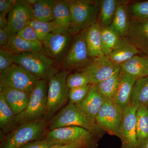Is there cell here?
<instances>
[{
	"instance_id": "obj_1",
	"label": "cell",
	"mask_w": 148,
	"mask_h": 148,
	"mask_svg": "<svg viewBox=\"0 0 148 148\" xmlns=\"http://www.w3.org/2000/svg\"><path fill=\"white\" fill-rule=\"evenodd\" d=\"M12 58L14 64L21 66L40 80L49 81L58 72L59 64L41 52L13 54Z\"/></svg>"
},
{
	"instance_id": "obj_2",
	"label": "cell",
	"mask_w": 148,
	"mask_h": 148,
	"mask_svg": "<svg viewBox=\"0 0 148 148\" xmlns=\"http://www.w3.org/2000/svg\"><path fill=\"white\" fill-rule=\"evenodd\" d=\"M71 22L69 30L71 35L79 34L98 22L100 9L94 1L69 0Z\"/></svg>"
},
{
	"instance_id": "obj_3",
	"label": "cell",
	"mask_w": 148,
	"mask_h": 148,
	"mask_svg": "<svg viewBox=\"0 0 148 148\" xmlns=\"http://www.w3.org/2000/svg\"><path fill=\"white\" fill-rule=\"evenodd\" d=\"M71 126L82 127L94 136H99L104 131L96 123L89 119L76 105L69 102L52 119L49 129Z\"/></svg>"
},
{
	"instance_id": "obj_4",
	"label": "cell",
	"mask_w": 148,
	"mask_h": 148,
	"mask_svg": "<svg viewBox=\"0 0 148 148\" xmlns=\"http://www.w3.org/2000/svg\"><path fill=\"white\" fill-rule=\"evenodd\" d=\"M45 129V121L41 119L18 125L5 137L1 148H19L30 142L42 140Z\"/></svg>"
},
{
	"instance_id": "obj_5",
	"label": "cell",
	"mask_w": 148,
	"mask_h": 148,
	"mask_svg": "<svg viewBox=\"0 0 148 148\" xmlns=\"http://www.w3.org/2000/svg\"><path fill=\"white\" fill-rule=\"evenodd\" d=\"M48 85L40 79L32 92L26 108L16 116L17 125L41 119L45 113L47 105Z\"/></svg>"
},
{
	"instance_id": "obj_6",
	"label": "cell",
	"mask_w": 148,
	"mask_h": 148,
	"mask_svg": "<svg viewBox=\"0 0 148 148\" xmlns=\"http://www.w3.org/2000/svg\"><path fill=\"white\" fill-rule=\"evenodd\" d=\"M69 73L62 70L54 74L49 80L48 85L47 105L45 113L51 116L67 102L70 89L66 83Z\"/></svg>"
},
{
	"instance_id": "obj_7",
	"label": "cell",
	"mask_w": 148,
	"mask_h": 148,
	"mask_svg": "<svg viewBox=\"0 0 148 148\" xmlns=\"http://www.w3.org/2000/svg\"><path fill=\"white\" fill-rule=\"evenodd\" d=\"M0 89L9 87L32 94L40 79L21 66L14 64L0 75Z\"/></svg>"
},
{
	"instance_id": "obj_8",
	"label": "cell",
	"mask_w": 148,
	"mask_h": 148,
	"mask_svg": "<svg viewBox=\"0 0 148 148\" xmlns=\"http://www.w3.org/2000/svg\"><path fill=\"white\" fill-rule=\"evenodd\" d=\"M72 35L68 30L60 29L51 32L42 42V53L60 65L71 45Z\"/></svg>"
},
{
	"instance_id": "obj_9",
	"label": "cell",
	"mask_w": 148,
	"mask_h": 148,
	"mask_svg": "<svg viewBox=\"0 0 148 148\" xmlns=\"http://www.w3.org/2000/svg\"><path fill=\"white\" fill-rule=\"evenodd\" d=\"M123 110L114 99L106 100L96 116V123L104 131L119 137Z\"/></svg>"
},
{
	"instance_id": "obj_10",
	"label": "cell",
	"mask_w": 148,
	"mask_h": 148,
	"mask_svg": "<svg viewBox=\"0 0 148 148\" xmlns=\"http://www.w3.org/2000/svg\"><path fill=\"white\" fill-rule=\"evenodd\" d=\"M88 54L85 38V32L74 38L71 45L60 64L63 70L84 69L92 61Z\"/></svg>"
},
{
	"instance_id": "obj_11",
	"label": "cell",
	"mask_w": 148,
	"mask_h": 148,
	"mask_svg": "<svg viewBox=\"0 0 148 148\" xmlns=\"http://www.w3.org/2000/svg\"><path fill=\"white\" fill-rule=\"evenodd\" d=\"M139 106V105L130 102L123 108L122 121L119 137L121 141V148H138L136 116Z\"/></svg>"
},
{
	"instance_id": "obj_12",
	"label": "cell",
	"mask_w": 148,
	"mask_h": 148,
	"mask_svg": "<svg viewBox=\"0 0 148 148\" xmlns=\"http://www.w3.org/2000/svg\"><path fill=\"white\" fill-rule=\"evenodd\" d=\"M32 6L27 0H18L9 14L7 28L10 36L17 34L19 31L34 20Z\"/></svg>"
},
{
	"instance_id": "obj_13",
	"label": "cell",
	"mask_w": 148,
	"mask_h": 148,
	"mask_svg": "<svg viewBox=\"0 0 148 148\" xmlns=\"http://www.w3.org/2000/svg\"><path fill=\"white\" fill-rule=\"evenodd\" d=\"M120 69V66L114 63L108 56L104 55L93 58L82 71L87 73L91 84H95L109 78Z\"/></svg>"
},
{
	"instance_id": "obj_14",
	"label": "cell",
	"mask_w": 148,
	"mask_h": 148,
	"mask_svg": "<svg viewBox=\"0 0 148 148\" xmlns=\"http://www.w3.org/2000/svg\"><path fill=\"white\" fill-rule=\"evenodd\" d=\"M84 139L95 140L94 135L84 128L71 126L51 130L44 139L57 144H67Z\"/></svg>"
},
{
	"instance_id": "obj_15",
	"label": "cell",
	"mask_w": 148,
	"mask_h": 148,
	"mask_svg": "<svg viewBox=\"0 0 148 148\" xmlns=\"http://www.w3.org/2000/svg\"><path fill=\"white\" fill-rule=\"evenodd\" d=\"M126 37L140 53L148 57V19L130 18Z\"/></svg>"
},
{
	"instance_id": "obj_16",
	"label": "cell",
	"mask_w": 148,
	"mask_h": 148,
	"mask_svg": "<svg viewBox=\"0 0 148 148\" xmlns=\"http://www.w3.org/2000/svg\"><path fill=\"white\" fill-rule=\"evenodd\" d=\"M0 89V96L3 97L16 116L26 108L31 94L11 88L3 87Z\"/></svg>"
},
{
	"instance_id": "obj_17",
	"label": "cell",
	"mask_w": 148,
	"mask_h": 148,
	"mask_svg": "<svg viewBox=\"0 0 148 148\" xmlns=\"http://www.w3.org/2000/svg\"><path fill=\"white\" fill-rule=\"evenodd\" d=\"M106 100L91 84L88 94L81 103L77 107L92 121L96 123V116Z\"/></svg>"
},
{
	"instance_id": "obj_18",
	"label": "cell",
	"mask_w": 148,
	"mask_h": 148,
	"mask_svg": "<svg viewBox=\"0 0 148 148\" xmlns=\"http://www.w3.org/2000/svg\"><path fill=\"white\" fill-rule=\"evenodd\" d=\"M137 80L121 71L119 82L114 96V100L122 108L130 101V96L133 86Z\"/></svg>"
},
{
	"instance_id": "obj_19",
	"label": "cell",
	"mask_w": 148,
	"mask_h": 148,
	"mask_svg": "<svg viewBox=\"0 0 148 148\" xmlns=\"http://www.w3.org/2000/svg\"><path fill=\"white\" fill-rule=\"evenodd\" d=\"M85 38L89 56L91 58L105 55L102 48L101 26L99 22L85 31Z\"/></svg>"
},
{
	"instance_id": "obj_20",
	"label": "cell",
	"mask_w": 148,
	"mask_h": 148,
	"mask_svg": "<svg viewBox=\"0 0 148 148\" xmlns=\"http://www.w3.org/2000/svg\"><path fill=\"white\" fill-rule=\"evenodd\" d=\"M122 73L138 80L148 76V57L138 55L120 66Z\"/></svg>"
},
{
	"instance_id": "obj_21",
	"label": "cell",
	"mask_w": 148,
	"mask_h": 148,
	"mask_svg": "<svg viewBox=\"0 0 148 148\" xmlns=\"http://www.w3.org/2000/svg\"><path fill=\"white\" fill-rule=\"evenodd\" d=\"M2 48L9 50L13 54L36 51L42 53V42H31L16 35L10 36L8 42Z\"/></svg>"
},
{
	"instance_id": "obj_22",
	"label": "cell",
	"mask_w": 148,
	"mask_h": 148,
	"mask_svg": "<svg viewBox=\"0 0 148 148\" xmlns=\"http://www.w3.org/2000/svg\"><path fill=\"white\" fill-rule=\"evenodd\" d=\"M140 53L138 49L124 37L120 46L111 52L108 56L114 63L121 66Z\"/></svg>"
},
{
	"instance_id": "obj_23",
	"label": "cell",
	"mask_w": 148,
	"mask_h": 148,
	"mask_svg": "<svg viewBox=\"0 0 148 148\" xmlns=\"http://www.w3.org/2000/svg\"><path fill=\"white\" fill-rule=\"evenodd\" d=\"M136 134L138 148H141L148 139L147 106L140 105L137 112Z\"/></svg>"
},
{
	"instance_id": "obj_24",
	"label": "cell",
	"mask_w": 148,
	"mask_h": 148,
	"mask_svg": "<svg viewBox=\"0 0 148 148\" xmlns=\"http://www.w3.org/2000/svg\"><path fill=\"white\" fill-rule=\"evenodd\" d=\"M129 23L127 9L124 5L119 3L113 21L109 27L119 36L124 38L127 36Z\"/></svg>"
},
{
	"instance_id": "obj_25",
	"label": "cell",
	"mask_w": 148,
	"mask_h": 148,
	"mask_svg": "<svg viewBox=\"0 0 148 148\" xmlns=\"http://www.w3.org/2000/svg\"><path fill=\"white\" fill-rule=\"evenodd\" d=\"M17 127L16 115L0 96V127L2 131L4 134H8Z\"/></svg>"
},
{
	"instance_id": "obj_26",
	"label": "cell",
	"mask_w": 148,
	"mask_h": 148,
	"mask_svg": "<svg viewBox=\"0 0 148 148\" xmlns=\"http://www.w3.org/2000/svg\"><path fill=\"white\" fill-rule=\"evenodd\" d=\"M56 1L38 0L32 5L34 19L41 22L54 21L53 10Z\"/></svg>"
},
{
	"instance_id": "obj_27",
	"label": "cell",
	"mask_w": 148,
	"mask_h": 148,
	"mask_svg": "<svg viewBox=\"0 0 148 148\" xmlns=\"http://www.w3.org/2000/svg\"><path fill=\"white\" fill-rule=\"evenodd\" d=\"M123 41V38L119 36L109 27L101 26L102 48L105 55L108 56L120 46Z\"/></svg>"
},
{
	"instance_id": "obj_28",
	"label": "cell",
	"mask_w": 148,
	"mask_h": 148,
	"mask_svg": "<svg viewBox=\"0 0 148 148\" xmlns=\"http://www.w3.org/2000/svg\"><path fill=\"white\" fill-rule=\"evenodd\" d=\"M121 75V69L113 75L94 85L97 90L106 100L114 99Z\"/></svg>"
},
{
	"instance_id": "obj_29",
	"label": "cell",
	"mask_w": 148,
	"mask_h": 148,
	"mask_svg": "<svg viewBox=\"0 0 148 148\" xmlns=\"http://www.w3.org/2000/svg\"><path fill=\"white\" fill-rule=\"evenodd\" d=\"M130 102L139 106H148V76L136 81L131 92Z\"/></svg>"
},
{
	"instance_id": "obj_30",
	"label": "cell",
	"mask_w": 148,
	"mask_h": 148,
	"mask_svg": "<svg viewBox=\"0 0 148 148\" xmlns=\"http://www.w3.org/2000/svg\"><path fill=\"white\" fill-rule=\"evenodd\" d=\"M53 13L55 21L58 22L63 29L69 30L71 24V14L68 1H56Z\"/></svg>"
},
{
	"instance_id": "obj_31",
	"label": "cell",
	"mask_w": 148,
	"mask_h": 148,
	"mask_svg": "<svg viewBox=\"0 0 148 148\" xmlns=\"http://www.w3.org/2000/svg\"><path fill=\"white\" fill-rule=\"evenodd\" d=\"M119 2L115 0L101 1L99 14L100 25L109 27L113 21Z\"/></svg>"
},
{
	"instance_id": "obj_32",
	"label": "cell",
	"mask_w": 148,
	"mask_h": 148,
	"mask_svg": "<svg viewBox=\"0 0 148 148\" xmlns=\"http://www.w3.org/2000/svg\"><path fill=\"white\" fill-rule=\"evenodd\" d=\"M29 25L34 29L41 42L51 32L58 29H64L55 20L50 22H41L34 19L30 21Z\"/></svg>"
},
{
	"instance_id": "obj_33",
	"label": "cell",
	"mask_w": 148,
	"mask_h": 148,
	"mask_svg": "<svg viewBox=\"0 0 148 148\" xmlns=\"http://www.w3.org/2000/svg\"><path fill=\"white\" fill-rule=\"evenodd\" d=\"M66 83L69 89L82 87L91 84V81L87 73L84 71L69 75Z\"/></svg>"
},
{
	"instance_id": "obj_34",
	"label": "cell",
	"mask_w": 148,
	"mask_h": 148,
	"mask_svg": "<svg viewBox=\"0 0 148 148\" xmlns=\"http://www.w3.org/2000/svg\"><path fill=\"white\" fill-rule=\"evenodd\" d=\"M91 84L86 86L71 88L69 91L70 102L77 105L81 103L85 99L89 92Z\"/></svg>"
},
{
	"instance_id": "obj_35",
	"label": "cell",
	"mask_w": 148,
	"mask_h": 148,
	"mask_svg": "<svg viewBox=\"0 0 148 148\" xmlns=\"http://www.w3.org/2000/svg\"><path fill=\"white\" fill-rule=\"evenodd\" d=\"M97 147L95 140L84 139L70 144H56L49 148H95Z\"/></svg>"
},
{
	"instance_id": "obj_36",
	"label": "cell",
	"mask_w": 148,
	"mask_h": 148,
	"mask_svg": "<svg viewBox=\"0 0 148 148\" xmlns=\"http://www.w3.org/2000/svg\"><path fill=\"white\" fill-rule=\"evenodd\" d=\"M131 11L134 18L148 19V1L140 2L132 5Z\"/></svg>"
},
{
	"instance_id": "obj_37",
	"label": "cell",
	"mask_w": 148,
	"mask_h": 148,
	"mask_svg": "<svg viewBox=\"0 0 148 148\" xmlns=\"http://www.w3.org/2000/svg\"><path fill=\"white\" fill-rule=\"evenodd\" d=\"M12 53L8 49L1 48L0 49V72L1 73L13 65Z\"/></svg>"
},
{
	"instance_id": "obj_38",
	"label": "cell",
	"mask_w": 148,
	"mask_h": 148,
	"mask_svg": "<svg viewBox=\"0 0 148 148\" xmlns=\"http://www.w3.org/2000/svg\"><path fill=\"white\" fill-rule=\"evenodd\" d=\"M16 35L23 39L31 42H41L39 40L34 29L29 25L19 31Z\"/></svg>"
},
{
	"instance_id": "obj_39",
	"label": "cell",
	"mask_w": 148,
	"mask_h": 148,
	"mask_svg": "<svg viewBox=\"0 0 148 148\" xmlns=\"http://www.w3.org/2000/svg\"><path fill=\"white\" fill-rule=\"evenodd\" d=\"M57 143L45 139L30 142L19 148H49Z\"/></svg>"
},
{
	"instance_id": "obj_40",
	"label": "cell",
	"mask_w": 148,
	"mask_h": 148,
	"mask_svg": "<svg viewBox=\"0 0 148 148\" xmlns=\"http://www.w3.org/2000/svg\"><path fill=\"white\" fill-rule=\"evenodd\" d=\"M14 0H0V13L9 14L16 3Z\"/></svg>"
},
{
	"instance_id": "obj_41",
	"label": "cell",
	"mask_w": 148,
	"mask_h": 148,
	"mask_svg": "<svg viewBox=\"0 0 148 148\" xmlns=\"http://www.w3.org/2000/svg\"><path fill=\"white\" fill-rule=\"evenodd\" d=\"M9 32L7 27L0 29V46L2 48L5 46L9 39Z\"/></svg>"
},
{
	"instance_id": "obj_42",
	"label": "cell",
	"mask_w": 148,
	"mask_h": 148,
	"mask_svg": "<svg viewBox=\"0 0 148 148\" xmlns=\"http://www.w3.org/2000/svg\"><path fill=\"white\" fill-rule=\"evenodd\" d=\"M6 15L5 14L0 13V29L7 27L8 19L6 17Z\"/></svg>"
},
{
	"instance_id": "obj_43",
	"label": "cell",
	"mask_w": 148,
	"mask_h": 148,
	"mask_svg": "<svg viewBox=\"0 0 148 148\" xmlns=\"http://www.w3.org/2000/svg\"><path fill=\"white\" fill-rule=\"evenodd\" d=\"M27 2L31 5H34L38 1V0H27Z\"/></svg>"
},
{
	"instance_id": "obj_44",
	"label": "cell",
	"mask_w": 148,
	"mask_h": 148,
	"mask_svg": "<svg viewBox=\"0 0 148 148\" xmlns=\"http://www.w3.org/2000/svg\"><path fill=\"white\" fill-rule=\"evenodd\" d=\"M141 148H148V139Z\"/></svg>"
},
{
	"instance_id": "obj_45",
	"label": "cell",
	"mask_w": 148,
	"mask_h": 148,
	"mask_svg": "<svg viewBox=\"0 0 148 148\" xmlns=\"http://www.w3.org/2000/svg\"><path fill=\"white\" fill-rule=\"evenodd\" d=\"M147 107H148V106H147Z\"/></svg>"
}]
</instances>
